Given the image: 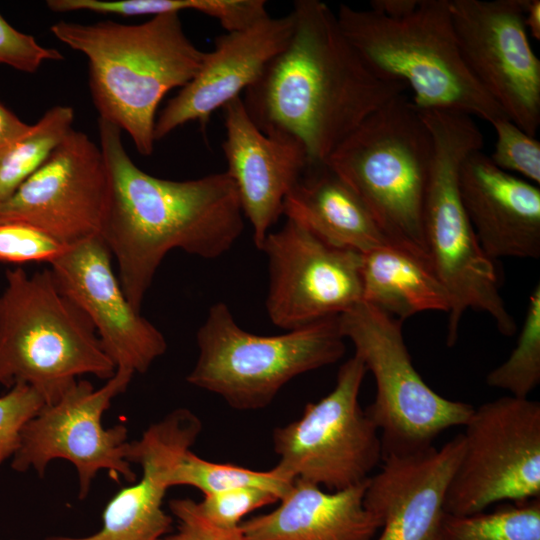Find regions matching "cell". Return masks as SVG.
Returning <instances> with one entry per match:
<instances>
[{"label":"cell","instance_id":"cell-1","mask_svg":"<svg viewBox=\"0 0 540 540\" xmlns=\"http://www.w3.org/2000/svg\"><path fill=\"white\" fill-rule=\"evenodd\" d=\"M284 49L244 93L245 109L265 134L299 143L309 164L324 163L370 114L406 87L376 74L320 0H296Z\"/></svg>","mask_w":540,"mask_h":540},{"label":"cell","instance_id":"cell-2","mask_svg":"<svg viewBox=\"0 0 540 540\" xmlns=\"http://www.w3.org/2000/svg\"><path fill=\"white\" fill-rule=\"evenodd\" d=\"M98 130L109 182L100 236L117 262L127 300L140 312L171 250L218 258L241 236L245 217L226 172L183 181L158 178L132 161L118 126L99 118Z\"/></svg>","mask_w":540,"mask_h":540},{"label":"cell","instance_id":"cell-3","mask_svg":"<svg viewBox=\"0 0 540 540\" xmlns=\"http://www.w3.org/2000/svg\"><path fill=\"white\" fill-rule=\"evenodd\" d=\"M50 30L87 57L99 118L124 130L137 151L150 156L160 102L195 76L205 53L186 35L180 14L153 16L137 25L59 21Z\"/></svg>","mask_w":540,"mask_h":540},{"label":"cell","instance_id":"cell-4","mask_svg":"<svg viewBox=\"0 0 540 540\" xmlns=\"http://www.w3.org/2000/svg\"><path fill=\"white\" fill-rule=\"evenodd\" d=\"M336 15L364 62L382 78L403 84L418 109L462 113L490 124L507 117L462 58L450 0H420L402 18L346 4Z\"/></svg>","mask_w":540,"mask_h":540},{"label":"cell","instance_id":"cell-5","mask_svg":"<svg viewBox=\"0 0 540 540\" xmlns=\"http://www.w3.org/2000/svg\"><path fill=\"white\" fill-rule=\"evenodd\" d=\"M421 112L433 144L423 236L430 264L452 297L447 345L455 344L460 320L469 308L488 314L501 334L511 336L516 322L500 295L495 266L478 242L459 189L461 166L470 154L482 150V132L466 114Z\"/></svg>","mask_w":540,"mask_h":540},{"label":"cell","instance_id":"cell-6","mask_svg":"<svg viewBox=\"0 0 540 540\" xmlns=\"http://www.w3.org/2000/svg\"><path fill=\"white\" fill-rule=\"evenodd\" d=\"M6 282L0 295V384H27L52 404L78 376L114 375L93 325L50 269L8 270Z\"/></svg>","mask_w":540,"mask_h":540},{"label":"cell","instance_id":"cell-7","mask_svg":"<svg viewBox=\"0 0 540 540\" xmlns=\"http://www.w3.org/2000/svg\"><path fill=\"white\" fill-rule=\"evenodd\" d=\"M432 151L422 112L402 93L370 114L324 162L359 196L391 244L428 261L423 207Z\"/></svg>","mask_w":540,"mask_h":540},{"label":"cell","instance_id":"cell-8","mask_svg":"<svg viewBox=\"0 0 540 540\" xmlns=\"http://www.w3.org/2000/svg\"><path fill=\"white\" fill-rule=\"evenodd\" d=\"M345 340L338 316L263 336L242 329L227 304L217 302L196 333L199 352L187 382L234 409H262L293 378L342 358Z\"/></svg>","mask_w":540,"mask_h":540},{"label":"cell","instance_id":"cell-9","mask_svg":"<svg viewBox=\"0 0 540 540\" xmlns=\"http://www.w3.org/2000/svg\"><path fill=\"white\" fill-rule=\"evenodd\" d=\"M338 321L375 380V398L365 412L379 431L382 459L424 450L445 430L465 425L474 407L426 384L412 363L400 320L361 301Z\"/></svg>","mask_w":540,"mask_h":540},{"label":"cell","instance_id":"cell-10","mask_svg":"<svg viewBox=\"0 0 540 540\" xmlns=\"http://www.w3.org/2000/svg\"><path fill=\"white\" fill-rule=\"evenodd\" d=\"M444 511L466 516L495 503L540 498V403L512 395L475 408Z\"/></svg>","mask_w":540,"mask_h":540},{"label":"cell","instance_id":"cell-11","mask_svg":"<svg viewBox=\"0 0 540 540\" xmlns=\"http://www.w3.org/2000/svg\"><path fill=\"white\" fill-rule=\"evenodd\" d=\"M367 370L354 354L339 368L336 384L301 417L273 431L276 465L301 479L343 490L366 481L382 460L380 434L359 403Z\"/></svg>","mask_w":540,"mask_h":540},{"label":"cell","instance_id":"cell-12","mask_svg":"<svg viewBox=\"0 0 540 540\" xmlns=\"http://www.w3.org/2000/svg\"><path fill=\"white\" fill-rule=\"evenodd\" d=\"M133 375L129 370L116 369L98 389L87 380H79L56 402L44 404L22 429L11 467L17 472L33 469L43 477L50 461L65 459L77 471L81 499L87 496L100 470L134 482L127 427L102 425L104 412L113 398L126 390Z\"/></svg>","mask_w":540,"mask_h":540},{"label":"cell","instance_id":"cell-13","mask_svg":"<svg viewBox=\"0 0 540 540\" xmlns=\"http://www.w3.org/2000/svg\"><path fill=\"white\" fill-rule=\"evenodd\" d=\"M267 258L266 311L286 331L339 316L362 301L361 254L286 219L259 248Z\"/></svg>","mask_w":540,"mask_h":540},{"label":"cell","instance_id":"cell-14","mask_svg":"<svg viewBox=\"0 0 540 540\" xmlns=\"http://www.w3.org/2000/svg\"><path fill=\"white\" fill-rule=\"evenodd\" d=\"M527 0H450L457 43L468 69L521 130L540 125V60L524 24Z\"/></svg>","mask_w":540,"mask_h":540},{"label":"cell","instance_id":"cell-15","mask_svg":"<svg viewBox=\"0 0 540 540\" xmlns=\"http://www.w3.org/2000/svg\"><path fill=\"white\" fill-rule=\"evenodd\" d=\"M108 189L100 147L72 129L47 160L0 202V221L31 225L71 246L100 235Z\"/></svg>","mask_w":540,"mask_h":540},{"label":"cell","instance_id":"cell-16","mask_svg":"<svg viewBox=\"0 0 540 540\" xmlns=\"http://www.w3.org/2000/svg\"><path fill=\"white\" fill-rule=\"evenodd\" d=\"M100 235L68 246L50 270L62 293L93 325L116 369L145 373L167 350L160 330L133 308Z\"/></svg>","mask_w":540,"mask_h":540},{"label":"cell","instance_id":"cell-17","mask_svg":"<svg viewBox=\"0 0 540 540\" xmlns=\"http://www.w3.org/2000/svg\"><path fill=\"white\" fill-rule=\"evenodd\" d=\"M202 429L199 418L178 408L151 424L131 442L129 461L140 465L141 478L119 490L107 503L102 526L84 537L52 535L45 540H159L171 532L173 517L162 505L180 457Z\"/></svg>","mask_w":540,"mask_h":540},{"label":"cell","instance_id":"cell-18","mask_svg":"<svg viewBox=\"0 0 540 540\" xmlns=\"http://www.w3.org/2000/svg\"><path fill=\"white\" fill-rule=\"evenodd\" d=\"M294 28L290 13L269 15L242 30L225 32L205 52L195 76L168 101L156 118L155 142L189 122L205 127L210 116L240 97L287 45Z\"/></svg>","mask_w":540,"mask_h":540},{"label":"cell","instance_id":"cell-19","mask_svg":"<svg viewBox=\"0 0 540 540\" xmlns=\"http://www.w3.org/2000/svg\"><path fill=\"white\" fill-rule=\"evenodd\" d=\"M463 450L462 434L440 449L390 455L367 480L364 506L381 521L376 540H438L448 486Z\"/></svg>","mask_w":540,"mask_h":540},{"label":"cell","instance_id":"cell-20","mask_svg":"<svg viewBox=\"0 0 540 540\" xmlns=\"http://www.w3.org/2000/svg\"><path fill=\"white\" fill-rule=\"evenodd\" d=\"M225 171L232 179L243 215L260 248L283 215L285 197L309 164L303 147L290 139L262 132L248 115L242 97L223 108Z\"/></svg>","mask_w":540,"mask_h":540},{"label":"cell","instance_id":"cell-21","mask_svg":"<svg viewBox=\"0 0 540 540\" xmlns=\"http://www.w3.org/2000/svg\"><path fill=\"white\" fill-rule=\"evenodd\" d=\"M463 205L484 253L492 260L540 256V189L499 169L481 150L459 174Z\"/></svg>","mask_w":540,"mask_h":540},{"label":"cell","instance_id":"cell-22","mask_svg":"<svg viewBox=\"0 0 540 540\" xmlns=\"http://www.w3.org/2000/svg\"><path fill=\"white\" fill-rule=\"evenodd\" d=\"M367 480L326 492L295 479L274 510L240 524L243 539L372 540L382 524L364 506Z\"/></svg>","mask_w":540,"mask_h":540},{"label":"cell","instance_id":"cell-23","mask_svg":"<svg viewBox=\"0 0 540 540\" xmlns=\"http://www.w3.org/2000/svg\"><path fill=\"white\" fill-rule=\"evenodd\" d=\"M283 215L325 242L360 254L391 244L359 196L326 163L308 164L285 197Z\"/></svg>","mask_w":540,"mask_h":540},{"label":"cell","instance_id":"cell-24","mask_svg":"<svg viewBox=\"0 0 540 540\" xmlns=\"http://www.w3.org/2000/svg\"><path fill=\"white\" fill-rule=\"evenodd\" d=\"M361 281L362 301L401 322L452 308V297L430 262L393 244L361 254Z\"/></svg>","mask_w":540,"mask_h":540},{"label":"cell","instance_id":"cell-25","mask_svg":"<svg viewBox=\"0 0 540 540\" xmlns=\"http://www.w3.org/2000/svg\"><path fill=\"white\" fill-rule=\"evenodd\" d=\"M73 120L72 107L54 106L25 134L0 148V202L47 160L72 130Z\"/></svg>","mask_w":540,"mask_h":540},{"label":"cell","instance_id":"cell-26","mask_svg":"<svg viewBox=\"0 0 540 540\" xmlns=\"http://www.w3.org/2000/svg\"><path fill=\"white\" fill-rule=\"evenodd\" d=\"M438 540H540V498L466 516L445 512Z\"/></svg>","mask_w":540,"mask_h":540},{"label":"cell","instance_id":"cell-27","mask_svg":"<svg viewBox=\"0 0 540 540\" xmlns=\"http://www.w3.org/2000/svg\"><path fill=\"white\" fill-rule=\"evenodd\" d=\"M294 481L295 478L278 465L267 471H256L211 462L187 450L173 468L170 486H191L204 495L242 487H258L275 493L280 500Z\"/></svg>","mask_w":540,"mask_h":540},{"label":"cell","instance_id":"cell-28","mask_svg":"<svg viewBox=\"0 0 540 540\" xmlns=\"http://www.w3.org/2000/svg\"><path fill=\"white\" fill-rule=\"evenodd\" d=\"M490 387L528 398L540 383V286L532 291L516 347L498 367L486 376Z\"/></svg>","mask_w":540,"mask_h":540},{"label":"cell","instance_id":"cell-29","mask_svg":"<svg viewBox=\"0 0 540 540\" xmlns=\"http://www.w3.org/2000/svg\"><path fill=\"white\" fill-rule=\"evenodd\" d=\"M495 146L490 160L499 169L510 174L517 173L522 179L540 183V142L531 137L509 118L494 121Z\"/></svg>","mask_w":540,"mask_h":540},{"label":"cell","instance_id":"cell-30","mask_svg":"<svg viewBox=\"0 0 540 540\" xmlns=\"http://www.w3.org/2000/svg\"><path fill=\"white\" fill-rule=\"evenodd\" d=\"M277 501L279 497L269 490L242 487L204 495L202 501H195V509L212 526L232 531L239 529L247 514Z\"/></svg>","mask_w":540,"mask_h":540},{"label":"cell","instance_id":"cell-31","mask_svg":"<svg viewBox=\"0 0 540 540\" xmlns=\"http://www.w3.org/2000/svg\"><path fill=\"white\" fill-rule=\"evenodd\" d=\"M67 247L31 225L0 221V261L2 262L44 261L50 263Z\"/></svg>","mask_w":540,"mask_h":540},{"label":"cell","instance_id":"cell-32","mask_svg":"<svg viewBox=\"0 0 540 540\" xmlns=\"http://www.w3.org/2000/svg\"><path fill=\"white\" fill-rule=\"evenodd\" d=\"M44 404L42 396L23 383L0 396V464L14 455L22 429Z\"/></svg>","mask_w":540,"mask_h":540},{"label":"cell","instance_id":"cell-33","mask_svg":"<svg viewBox=\"0 0 540 540\" xmlns=\"http://www.w3.org/2000/svg\"><path fill=\"white\" fill-rule=\"evenodd\" d=\"M63 59L57 49L40 45L33 36L12 27L0 14V64L34 73L45 61Z\"/></svg>","mask_w":540,"mask_h":540},{"label":"cell","instance_id":"cell-34","mask_svg":"<svg viewBox=\"0 0 540 540\" xmlns=\"http://www.w3.org/2000/svg\"><path fill=\"white\" fill-rule=\"evenodd\" d=\"M169 508L177 520L174 532H169L159 540H244L241 529L226 531L205 521L195 509L192 499H174Z\"/></svg>","mask_w":540,"mask_h":540},{"label":"cell","instance_id":"cell-35","mask_svg":"<svg viewBox=\"0 0 540 540\" xmlns=\"http://www.w3.org/2000/svg\"><path fill=\"white\" fill-rule=\"evenodd\" d=\"M30 126L0 103V148L25 134Z\"/></svg>","mask_w":540,"mask_h":540},{"label":"cell","instance_id":"cell-36","mask_svg":"<svg viewBox=\"0 0 540 540\" xmlns=\"http://www.w3.org/2000/svg\"><path fill=\"white\" fill-rule=\"evenodd\" d=\"M420 0H372L370 9L390 18H402L416 10Z\"/></svg>","mask_w":540,"mask_h":540},{"label":"cell","instance_id":"cell-37","mask_svg":"<svg viewBox=\"0 0 540 540\" xmlns=\"http://www.w3.org/2000/svg\"><path fill=\"white\" fill-rule=\"evenodd\" d=\"M524 24L529 36L540 39V1L527 0L524 13Z\"/></svg>","mask_w":540,"mask_h":540}]
</instances>
